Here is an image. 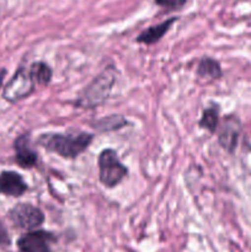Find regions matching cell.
Listing matches in <instances>:
<instances>
[{
  "mask_svg": "<svg viewBox=\"0 0 251 252\" xmlns=\"http://www.w3.org/2000/svg\"><path fill=\"white\" fill-rule=\"evenodd\" d=\"M93 140L94 134L86 132L44 133L39 135L38 144L64 159H76L88 149Z\"/></svg>",
  "mask_w": 251,
  "mask_h": 252,
  "instance_id": "obj_1",
  "label": "cell"
},
{
  "mask_svg": "<svg viewBox=\"0 0 251 252\" xmlns=\"http://www.w3.org/2000/svg\"><path fill=\"white\" fill-rule=\"evenodd\" d=\"M116 80H117V70L115 66L106 68L79 93L75 106L89 110L103 105L110 97Z\"/></svg>",
  "mask_w": 251,
  "mask_h": 252,
  "instance_id": "obj_2",
  "label": "cell"
},
{
  "mask_svg": "<svg viewBox=\"0 0 251 252\" xmlns=\"http://www.w3.org/2000/svg\"><path fill=\"white\" fill-rule=\"evenodd\" d=\"M98 179L107 189H113L128 175V169L113 149H103L97 159Z\"/></svg>",
  "mask_w": 251,
  "mask_h": 252,
  "instance_id": "obj_3",
  "label": "cell"
},
{
  "mask_svg": "<svg viewBox=\"0 0 251 252\" xmlns=\"http://www.w3.org/2000/svg\"><path fill=\"white\" fill-rule=\"evenodd\" d=\"M34 81L30 74L29 68H19L14 74L9 83L5 85L2 96L9 102H16V101L26 98L33 93Z\"/></svg>",
  "mask_w": 251,
  "mask_h": 252,
  "instance_id": "obj_4",
  "label": "cell"
},
{
  "mask_svg": "<svg viewBox=\"0 0 251 252\" xmlns=\"http://www.w3.org/2000/svg\"><path fill=\"white\" fill-rule=\"evenodd\" d=\"M9 218L15 226L30 231L36 230L46 220L43 212L38 207L30 203L16 204L14 208L10 209Z\"/></svg>",
  "mask_w": 251,
  "mask_h": 252,
  "instance_id": "obj_5",
  "label": "cell"
},
{
  "mask_svg": "<svg viewBox=\"0 0 251 252\" xmlns=\"http://www.w3.org/2000/svg\"><path fill=\"white\" fill-rule=\"evenodd\" d=\"M54 236L46 230H32L22 235L17 240L20 252H53L52 244Z\"/></svg>",
  "mask_w": 251,
  "mask_h": 252,
  "instance_id": "obj_6",
  "label": "cell"
},
{
  "mask_svg": "<svg viewBox=\"0 0 251 252\" xmlns=\"http://www.w3.org/2000/svg\"><path fill=\"white\" fill-rule=\"evenodd\" d=\"M240 127V121L235 116H226L223 122L219 125L218 143L228 153H234L236 145H238L241 129Z\"/></svg>",
  "mask_w": 251,
  "mask_h": 252,
  "instance_id": "obj_7",
  "label": "cell"
},
{
  "mask_svg": "<svg viewBox=\"0 0 251 252\" xmlns=\"http://www.w3.org/2000/svg\"><path fill=\"white\" fill-rule=\"evenodd\" d=\"M29 186L24 177L15 171H2L0 174V193L9 197H20L27 191Z\"/></svg>",
  "mask_w": 251,
  "mask_h": 252,
  "instance_id": "obj_8",
  "label": "cell"
},
{
  "mask_svg": "<svg viewBox=\"0 0 251 252\" xmlns=\"http://www.w3.org/2000/svg\"><path fill=\"white\" fill-rule=\"evenodd\" d=\"M15 160L22 169H32L37 164L38 155L30 145L29 135H20L14 143Z\"/></svg>",
  "mask_w": 251,
  "mask_h": 252,
  "instance_id": "obj_9",
  "label": "cell"
},
{
  "mask_svg": "<svg viewBox=\"0 0 251 252\" xmlns=\"http://www.w3.org/2000/svg\"><path fill=\"white\" fill-rule=\"evenodd\" d=\"M176 21L177 17H170V19L160 22V24L148 27L147 30H144V31H142L138 34L135 41H137L138 43L148 44V46L157 43V42H159L160 39L169 32V30L171 29V26Z\"/></svg>",
  "mask_w": 251,
  "mask_h": 252,
  "instance_id": "obj_10",
  "label": "cell"
},
{
  "mask_svg": "<svg viewBox=\"0 0 251 252\" xmlns=\"http://www.w3.org/2000/svg\"><path fill=\"white\" fill-rule=\"evenodd\" d=\"M196 74L198 78L206 79V80H217L223 75V70L218 61L211 57H203L198 62Z\"/></svg>",
  "mask_w": 251,
  "mask_h": 252,
  "instance_id": "obj_11",
  "label": "cell"
},
{
  "mask_svg": "<svg viewBox=\"0 0 251 252\" xmlns=\"http://www.w3.org/2000/svg\"><path fill=\"white\" fill-rule=\"evenodd\" d=\"M30 74H31L32 79H33L34 84L42 86H47L52 81V76H53V71H52L51 66L44 62H34L30 65L29 68Z\"/></svg>",
  "mask_w": 251,
  "mask_h": 252,
  "instance_id": "obj_12",
  "label": "cell"
},
{
  "mask_svg": "<svg viewBox=\"0 0 251 252\" xmlns=\"http://www.w3.org/2000/svg\"><path fill=\"white\" fill-rule=\"evenodd\" d=\"M199 127L208 130L209 133H216L220 125V118H219V107L218 105H212L209 107L204 108L202 112L201 120L198 122Z\"/></svg>",
  "mask_w": 251,
  "mask_h": 252,
  "instance_id": "obj_13",
  "label": "cell"
},
{
  "mask_svg": "<svg viewBox=\"0 0 251 252\" xmlns=\"http://www.w3.org/2000/svg\"><path fill=\"white\" fill-rule=\"evenodd\" d=\"M128 122L123 116L118 115H111L107 117H103L101 120H97L94 123V128L100 132H113V130H117L123 128L125 126H127Z\"/></svg>",
  "mask_w": 251,
  "mask_h": 252,
  "instance_id": "obj_14",
  "label": "cell"
},
{
  "mask_svg": "<svg viewBox=\"0 0 251 252\" xmlns=\"http://www.w3.org/2000/svg\"><path fill=\"white\" fill-rule=\"evenodd\" d=\"M154 2L166 11H177L185 7L188 0H154Z\"/></svg>",
  "mask_w": 251,
  "mask_h": 252,
  "instance_id": "obj_15",
  "label": "cell"
},
{
  "mask_svg": "<svg viewBox=\"0 0 251 252\" xmlns=\"http://www.w3.org/2000/svg\"><path fill=\"white\" fill-rule=\"evenodd\" d=\"M10 238L5 226L0 223V245H9Z\"/></svg>",
  "mask_w": 251,
  "mask_h": 252,
  "instance_id": "obj_16",
  "label": "cell"
},
{
  "mask_svg": "<svg viewBox=\"0 0 251 252\" xmlns=\"http://www.w3.org/2000/svg\"><path fill=\"white\" fill-rule=\"evenodd\" d=\"M5 74H6V71H5V70L0 71V88H1V85H2V80H4Z\"/></svg>",
  "mask_w": 251,
  "mask_h": 252,
  "instance_id": "obj_17",
  "label": "cell"
}]
</instances>
